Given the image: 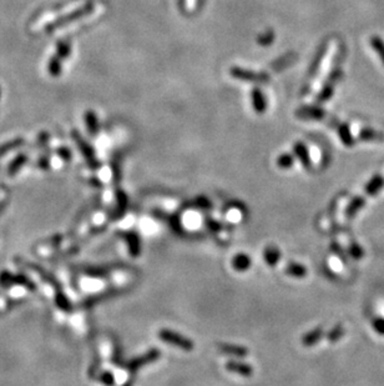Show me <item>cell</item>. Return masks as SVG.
<instances>
[{"label":"cell","mask_w":384,"mask_h":386,"mask_svg":"<svg viewBox=\"0 0 384 386\" xmlns=\"http://www.w3.org/2000/svg\"><path fill=\"white\" fill-rule=\"evenodd\" d=\"M371 45L373 49H374V52L379 55L380 60H382V63L384 64V41L379 36L374 35L371 38Z\"/></svg>","instance_id":"8992f818"},{"label":"cell","mask_w":384,"mask_h":386,"mask_svg":"<svg viewBox=\"0 0 384 386\" xmlns=\"http://www.w3.org/2000/svg\"><path fill=\"white\" fill-rule=\"evenodd\" d=\"M363 204H364V200L362 199V198H357V199L353 200L352 204H350V206H349V209H348V212H349V214H350V212H352V214H354V212L357 211L358 209H360L361 206L363 205Z\"/></svg>","instance_id":"5bb4252c"},{"label":"cell","mask_w":384,"mask_h":386,"mask_svg":"<svg viewBox=\"0 0 384 386\" xmlns=\"http://www.w3.org/2000/svg\"><path fill=\"white\" fill-rule=\"evenodd\" d=\"M86 124H88L89 130L91 133H95L96 131V117L92 113H88L86 114Z\"/></svg>","instance_id":"4fadbf2b"},{"label":"cell","mask_w":384,"mask_h":386,"mask_svg":"<svg viewBox=\"0 0 384 386\" xmlns=\"http://www.w3.org/2000/svg\"><path fill=\"white\" fill-rule=\"evenodd\" d=\"M290 273L291 274H294V275H304L305 270L303 269V267H299V265H292V267H290Z\"/></svg>","instance_id":"9a60e30c"},{"label":"cell","mask_w":384,"mask_h":386,"mask_svg":"<svg viewBox=\"0 0 384 386\" xmlns=\"http://www.w3.org/2000/svg\"><path fill=\"white\" fill-rule=\"evenodd\" d=\"M24 142L25 141L23 140V139H16V140L7 142V144H5V145H2V147H0V154H5V153L10 152V150L16 149V148H18V147L23 145Z\"/></svg>","instance_id":"30bf717a"},{"label":"cell","mask_w":384,"mask_h":386,"mask_svg":"<svg viewBox=\"0 0 384 386\" xmlns=\"http://www.w3.org/2000/svg\"><path fill=\"white\" fill-rule=\"evenodd\" d=\"M339 136H341V140L343 141V144L346 147H350V145L354 144V139H353L352 134H350L349 127L347 124H342L338 129Z\"/></svg>","instance_id":"3957f363"},{"label":"cell","mask_w":384,"mask_h":386,"mask_svg":"<svg viewBox=\"0 0 384 386\" xmlns=\"http://www.w3.org/2000/svg\"><path fill=\"white\" fill-rule=\"evenodd\" d=\"M0 98H2V89H0Z\"/></svg>","instance_id":"e0dca14e"},{"label":"cell","mask_w":384,"mask_h":386,"mask_svg":"<svg viewBox=\"0 0 384 386\" xmlns=\"http://www.w3.org/2000/svg\"><path fill=\"white\" fill-rule=\"evenodd\" d=\"M360 139L364 141H372V140H383V135L379 133L374 131L373 129H363L360 133Z\"/></svg>","instance_id":"5b68a950"},{"label":"cell","mask_w":384,"mask_h":386,"mask_svg":"<svg viewBox=\"0 0 384 386\" xmlns=\"http://www.w3.org/2000/svg\"><path fill=\"white\" fill-rule=\"evenodd\" d=\"M70 54V45L66 41H60V43L58 44V47H57V55L59 58L61 59V60H64L65 58H68Z\"/></svg>","instance_id":"9c48e42d"},{"label":"cell","mask_w":384,"mask_h":386,"mask_svg":"<svg viewBox=\"0 0 384 386\" xmlns=\"http://www.w3.org/2000/svg\"><path fill=\"white\" fill-rule=\"evenodd\" d=\"M47 71L50 73V75L53 77H58L59 74L61 73V59L55 55L49 60V64H47Z\"/></svg>","instance_id":"277c9868"},{"label":"cell","mask_w":384,"mask_h":386,"mask_svg":"<svg viewBox=\"0 0 384 386\" xmlns=\"http://www.w3.org/2000/svg\"><path fill=\"white\" fill-rule=\"evenodd\" d=\"M296 153L298 154L299 159H301L302 161H303L304 165H308L310 164V159H308V154H307V150H305V148L303 147V145L298 144L296 147Z\"/></svg>","instance_id":"7c38bea8"},{"label":"cell","mask_w":384,"mask_h":386,"mask_svg":"<svg viewBox=\"0 0 384 386\" xmlns=\"http://www.w3.org/2000/svg\"><path fill=\"white\" fill-rule=\"evenodd\" d=\"M374 329L380 334H384V319H377L374 321Z\"/></svg>","instance_id":"2e32d148"},{"label":"cell","mask_w":384,"mask_h":386,"mask_svg":"<svg viewBox=\"0 0 384 386\" xmlns=\"http://www.w3.org/2000/svg\"><path fill=\"white\" fill-rule=\"evenodd\" d=\"M27 160H28V156L25 155V154H20V155H19V156H16L15 160H14L13 163L10 164V167H9L10 173H12V172L14 173V172H15V170H18L20 165H23V164L27 163Z\"/></svg>","instance_id":"8fae6325"},{"label":"cell","mask_w":384,"mask_h":386,"mask_svg":"<svg viewBox=\"0 0 384 386\" xmlns=\"http://www.w3.org/2000/svg\"><path fill=\"white\" fill-rule=\"evenodd\" d=\"M383 185H384V179L382 178V176H375L374 179H372V180L369 181V184L367 185L366 190L368 194H375V192H378L380 189H382Z\"/></svg>","instance_id":"52a82bcc"},{"label":"cell","mask_w":384,"mask_h":386,"mask_svg":"<svg viewBox=\"0 0 384 386\" xmlns=\"http://www.w3.org/2000/svg\"><path fill=\"white\" fill-rule=\"evenodd\" d=\"M90 9H91L90 7H84L83 9L76 10V12H74V13H70L68 14V15L63 16V18H59L57 19V20L52 21V23L46 27V32L50 33V32H53V30L59 29V28L63 27V25L69 24V23H71V21L76 20V19H79L80 16L85 15V14H88L89 12H90Z\"/></svg>","instance_id":"6da1fadb"},{"label":"cell","mask_w":384,"mask_h":386,"mask_svg":"<svg viewBox=\"0 0 384 386\" xmlns=\"http://www.w3.org/2000/svg\"><path fill=\"white\" fill-rule=\"evenodd\" d=\"M160 337H161L162 340L167 341V343L178 346L180 349H184V350H191L193 346L191 341L185 339L184 336H180V335L176 334V332L169 331V330H162V331L160 332Z\"/></svg>","instance_id":"7a4b0ae2"},{"label":"cell","mask_w":384,"mask_h":386,"mask_svg":"<svg viewBox=\"0 0 384 386\" xmlns=\"http://www.w3.org/2000/svg\"><path fill=\"white\" fill-rule=\"evenodd\" d=\"M299 115L304 116V117H310V119H323L324 116V111L322 109H305V110H302L299 113Z\"/></svg>","instance_id":"ba28073f"}]
</instances>
